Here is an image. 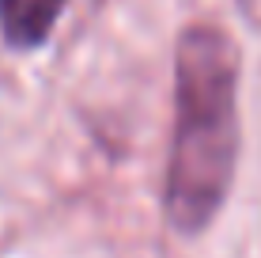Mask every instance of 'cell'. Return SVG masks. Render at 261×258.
<instances>
[{
	"mask_svg": "<svg viewBox=\"0 0 261 258\" xmlns=\"http://www.w3.org/2000/svg\"><path fill=\"white\" fill-rule=\"evenodd\" d=\"M178 126L163 209L170 228L193 236L223 209L239 163V46L220 27L197 23L178 38Z\"/></svg>",
	"mask_w": 261,
	"mask_h": 258,
	"instance_id": "obj_1",
	"label": "cell"
},
{
	"mask_svg": "<svg viewBox=\"0 0 261 258\" xmlns=\"http://www.w3.org/2000/svg\"><path fill=\"white\" fill-rule=\"evenodd\" d=\"M68 0H0V31L15 50H34L49 38Z\"/></svg>",
	"mask_w": 261,
	"mask_h": 258,
	"instance_id": "obj_2",
	"label": "cell"
}]
</instances>
